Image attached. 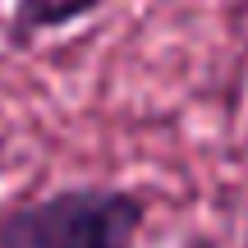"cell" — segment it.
<instances>
[{"label": "cell", "mask_w": 248, "mask_h": 248, "mask_svg": "<svg viewBox=\"0 0 248 248\" xmlns=\"http://www.w3.org/2000/svg\"><path fill=\"white\" fill-rule=\"evenodd\" d=\"M147 198L78 184L0 207V248H138Z\"/></svg>", "instance_id": "obj_1"}, {"label": "cell", "mask_w": 248, "mask_h": 248, "mask_svg": "<svg viewBox=\"0 0 248 248\" xmlns=\"http://www.w3.org/2000/svg\"><path fill=\"white\" fill-rule=\"evenodd\" d=\"M110 0H14L9 9V46H32L37 37L60 32L78 18L97 14Z\"/></svg>", "instance_id": "obj_2"}]
</instances>
